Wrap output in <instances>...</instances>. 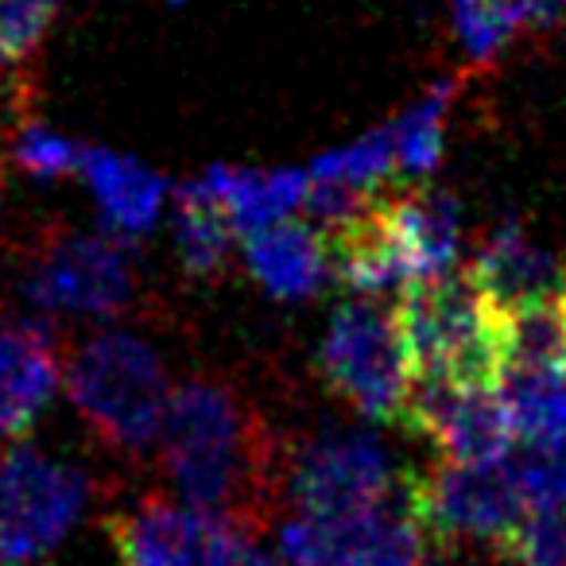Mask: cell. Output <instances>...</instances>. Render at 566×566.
I'll list each match as a JSON object with an SVG mask.
<instances>
[{"label": "cell", "instance_id": "cell-2", "mask_svg": "<svg viewBox=\"0 0 566 566\" xmlns=\"http://www.w3.org/2000/svg\"><path fill=\"white\" fill-rule=\"evenodd\" d=\"M396 307L416 377L501 380L504 311L473 272H442L411 283Z\"/></svg>", "mask_w": 566, "mask_h": 566}, {"label": "cell", "instance_id": "cell-30", "mask_svg": "<svg viewBox=\"0 0 566 566\" xmlns=\"http://www.w3.org/2000/svg\"><path fill=\"white\" fill-rule=\"evenodd\" d=\"M563 268H566V260H563ZM563 300H566V295H563Z\"/></svg>", "mask_w": 566, "mask_h": 566}, {"label": "cell", "instance_id": "cell-21", "mask_svg": "<svg viewBox=\"0 0 566 566\" xmlns=\"http://www.w3.org/2000/svg\"><path fill=\"white\" fill-rule=\"evenodd\" d=\"M447 105L450 86H434L419 105H411L392 125L396 159L403 175H427L442 159V136H447Z\"/></svg>", "mask_w": 566, "mask_h": 566}, {"label": "cell", "instance_id": "cell-24", "mask_svg": "<svg viewBox=\"0 0 566 566\" xmlns=\"http://www.w3.org/2000/svg\"><path fill=\"white\" fill-rule=\"evenodd\" d=\"M342 539H346V520H323L303 512L300 520L283 524L280 555L287 566H334L342 555Z\"/></svg>", "mask_w": 566, "mask_h": 566}, {"label": "cell", "instance_id": "cell-3", "mask_svg": "<svg viewBox=\"0 0 566 566\" xmlns=\"http://www.w3.org/2000/svg\"><path fill=\"white\" fill-rule=\"evenodd\" d=\"M78 416L109 442L113 450L140 454L164 431L171 388L156 349L136 334H97L74 354L66 369Z\"/></svg>", "mask_w": 566, "mask_h": 566}, {"label": "cell", "instance_id": "cell-1", "mask_svg": "<svg viewBox=\"0 0 566 566\" xmlns=\"http://www.w3.org/2000/svg\"><path fill=\"white\" fill-rule=\"evenodd\" d=\"M164 462L182 501L252 527L268 489V442L256 416L229 388L190 380L175 388L164 419Z\"/></svg>", "mask_w": 566, "mask_h": 566}, {"label": "cell", "instance_id": "cell-28", "mask_svg": "<svg viewBox=\"0 0 566 566\" xmlns=\"http://www.w3.org/2000/svg\"><path fill=\"white\" fill-rule=\"evenodd\" d=\"M524 17L535 28L566 24V0H524Z\"/></svg>", "mask_w": 566, "mask_h": 566}, {"label": "cell", "instance_id": "cell-15", "mask_svg": "<svg viewBox=\"0 0 566 566\" xmlns=\"http://www.w3.org/2000/svg\"><path fill=\"white\" fill-rule=\"evenodd\" d=\"M213 202L226 210L237 233H256L275 221H287L307 202L311 175L303 171H249V167H210L198 175Z\"/></svg>", "mask_w": 566, "mask_h": 566}, {"label": "cell", "instance_id": "cell-6", "mask_svg": "<svg viewBox=\"0 0 566 566\" xmlns=\"http://www.w3.org/2000/svg\"><path fill=\"white\" fill-rule=\"evenodd\" d=\"M408 509L427 535L447 543H489L509 551L527 524V504L504 462H442L408 485Z\"/></svg>", "mask_w": 566, "mask_h": 566}, {"label": "cell", "instance_id": "cell-7", "mask_svg": "<svg viewBox=\"0 0 566 566\" xmlns=\"http://www.w3.org/2000/svg\"><path fill=\"white\" fill-rule=\"evenodd\" d=\"M403 423L427 434L447 462H504L516 447V431L496 380L416 377Z\"/></svg>", "mask_w": 566, "mask_h": 566}, {"label": "cell", "instance_id": "cell-17", "mask_svg": "<svg viewBox=\"0 0 566 566\" xmlns=\"http://www.w3.org/2000/svg\"><path fill=\"white\" fill-rule=\"evenodd\" d=\"M496 385L516 439H566V365H516Z\"/></svg>", "mask_w": 566, "mask_h": 566}, {"label": "cell", "instance_id": "cell-9", "mask_svg": "<svg viewBox=\"0 0 566 566\" xmlns=\"http://www.w3.org/2000/svg\"><path fill=\"white\" fill-rule=\"evenodd\" d=\"M292 493L307 516H365L392 493V458L373 434H326L300 454Z\"/></svg>", "mask_w": 566, "mask_h": 566}, {"label": "cell", "instance_id": "cell-23", "mask_svg": "<svg viewBox=\"0 0 566 566\" xmlns=\"http://www.w3.org/2000/svg\"><path fill=\"white\" fill-rule=\"evenodd\" d=\"M450 9L465 51L478 63L493 59L516 35V28L527 24L524 0H450Z\"/></svg>", "mask_w": 566, "mask_h": 566}, {"label": "cell", "instance_id": "cell-8", "mask_svg": "<svg viewBox=\"0 0 566 566\" xmlns=\"http://www.w3.org/2000/svg\"><path fill=\"white\" fill-rule=\"evenodd\" d=\"M35 307L63 315H117L133 300V260L113 237L66 233L40 249L24 275Z\"/></svg>", "mask_w": 566, "mask_h": 566}, {"label": "cell", "instance_id": "cell-27", "mask_svg": "<svg viewBox=\"0 0 566 566\" xmlns=\"http://www.w3.org/2000/svg\"><path fill=\"white\" fill-rule=\"evenodd\" d=\"M210 566H272V563H268V555L256 547V539L249 535V527L229 524Z\"/></svg>", "mask_w": 566, "mask_h": 566}, {"label": "cell", "instance_id": "cell-4", "mask_svg": "<svg viewBox=\"0 0 566 566\" xmlns=\"http://www.w3.org/2000/svg\"><path fill=\"white\" fill-rule=\"evenodd\" d=\"M323 373L361 416L403 423L416 388V361L403 338L400 307H385L377 295L346 303L326 331Z\"/></svg>", "mask_w": 566, "mask_h": 566}, {"label": "cell", "instance_id": "cell-25", "mask_svg": "<svg viewBox=\"0 0 566 566\" xmlns=\"http://www.w3.org/2000/svg\"><path fill=\"white\" fill-rule=\"evenodd\" d=\"M86 151L90 148H82V144L66 140V136L51 133V128H43V125H28L24 133L17 136V144H12L17 164L24 167L28 175H35V179H63V175H71V171H82Z\"/></svg>", "mask_w": 566, "mask_h": 566}, {"label": "cell", "instance_id": "cell-16", "mask_svg": "<svg viewBox=\"0 0 566 566\" xmlns=\"http://www.w3.org/2000/svg\"><path fill=\"white\" fill-rule=\"evenodd\" d=\"M82 175L113 233L136 237L156 226L159 206H164V179L156 171H148L136 159L113 156V151H86Z\"/></svg>", "mask_w": 566, "mask_h": 566}, {"label": "cell", "instance_id": "cell-11", "mask_svg": "<svg viewBox=\"0 0 566 566\" xmlns=\"http://www.w3.org/2000/svg\"><path fill=\"white\" fill-rule=\"evenodd\" d=\"M59 385V357L32 323L0 318V439H20Z\"/></svg>", "mask_w": 566, "mask_h": 566}, {"label": "cell", "instance_id": "cell-13", "mask_svg": "<svg viewBox=\"0 0 566 566\" xmlns=\"http://www.w3.org/2000/svg\"><path fill=\"white\" fill-rule=\"evenodd\" d=\"M244 260H249V272L275 300H307V295L323 292V283L334 275L326 237L315 226L292 218L249 233Z\"/></svg>", "mask_w": 566, "mask_h": 566}, {"label": "cell", "instance_id": "cell-10", "mask_svg": "<svg viewBox=\"0 0 566 566\" xmlns=\"http://www.w3.org/2000/svg\"><path fill=\"white\" fill-rule=\"evenodd\" d=\"M229 524L195 504L140 501L113 520V547L120 566H210Z\"/></svg>", "mask_w": 566, "mask_h": 566}, {"label": "cell", "instance_id": "cell-14", "mask_svg": "<svg viewBox=\"0 0 566 566\" xmlns=\"http://www.w3.org/2000/svg\"><path fill=\"white\" fill-rule=\"evenodd\" d=\"M385 218L400 244L411 283L434 280L454 268L458 241H462L454 198L439 195V190H411L400 198H385Z\"/></svg>", "mask_w": 566, "mask_h": 566}, {"label": "cell", "instance_id": "cell-22", "mask_svg": "<svg viewBox=\"0 0 566 566\" xmlns=\"http://www.w3.org/2000/svg\"><path fill=\"white\" fill-rule=\"evenodd\" d=\"M392 171H400L392 128H377V133L361 136V140L346 144V148L326 151L323 159L311 164L307 175L318 182H349V187L380 190V182Z\"/></svg>", "mask_w": 566, "mask_h": 566}, {"label": "cell", "instance_id": "cell-5", "mask_svg": "<svg viewBox=\"0 0 566 566\" xmlns=\"http://www.w3.org/2000/svg\"><path fill=\"white\" fill-rule=\"evenodd\" d=\"M90 504V481L78 465L12 447L0 454V558L9 566L43 558L74 532Z\"/></svg>", "mask_w": 566, "mask_h": 566}, {"label": "cell", "instance_id": "cell-19", "mask_svg": "<svg viewBox=\"0 0 566 566\" xmlns=\"http://www.w3.org/2000/svg\"><path fill=\"white\" fill-rule=\"evenodd\" d=\"M233 221L226 218L213 195L198 179L179 190V218H175V244H179L182 268L190 275H213L226 268L233 252Z\"/></svg>", "mask_w": 566, "mask_h": 566}, {"label": "cell", "instance_id": "cell-26", "mask_svg": "<svg viewBox=\"0 0 566 566\" xmlns=\"http://www.w3.org/2000/svg\"><path fill=\"white\" fill-rule=\"evenodd\" d=\"M509 558L520 566H566V512H535L512 539Z\"/></svg>", "mask_w": 566, "mask_h": 566}, {"label": "cell", "instance_id": "cell-18", "mask_svg": "<svg viewBox=\"0 0 566 566\" xmlns=\"http://www.w3.org/2000/svg\"><path fill=\"white\" fill-rule=\"evenodd\" d=\"M334 566H423V527L411 509L388 504L346 520V539Z\"/></svg>", "mask_w": 566, "mask_h": 566}, {"label": "cell", "instance_id": "cell-29", "mask_svg": "<svg viewBox=\"0 0 566 566\" xmlns=\"http://www.w3.org/2000/svg\"><path fill=\"white\" fill-rule=\"evenodd\" d=\"M0 566H9V563H4V558H0Z\"/></svg>", "mask_w": 566, "mask_h": 566}, {"label": "cell", "instance_id": "cell-20", "mask_svg": "<svg viewBox=\"0 0 566 566\" xmlns=\"http://www.w3.org/2000/svg\"><path fill=\"white\" fill-rule=\"evenodd\" d=\"M509 470L527 512H566V439H516Z\"/></svg>", "mask_w": 566, "mask_h": 566}, {"label": "cell", "instance_id": "cell-12", "mask_svg": "<svg viewBox=\"0 0 566 566\" xmlns=\"http://www.w3.org/2000/svg\"><path fill=\"white\" fill-rule=\"evenodd\" d=\"M478 283L493 295L501 311L527 307V303L563 300L566 295V268L547 249L532 244L520 226H496V233L485 241L481 256L470 268Z\"/></svg>", "mask_w": 566, "mask_h": 566}]
</instances>
